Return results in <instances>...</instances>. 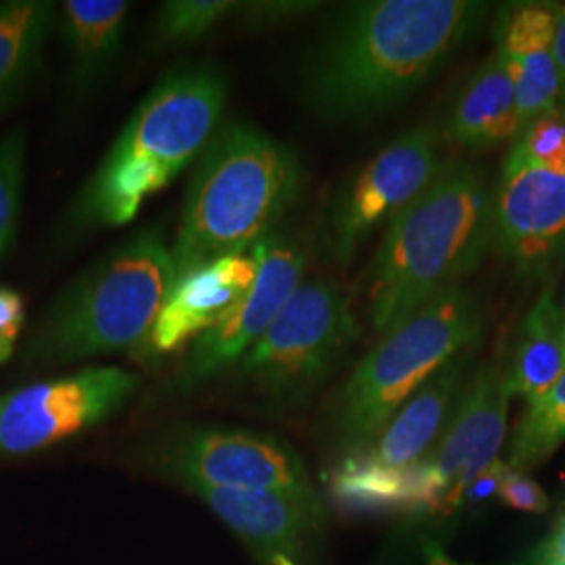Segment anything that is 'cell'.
I'll list each match as a JSON object with an SVG mask.
<instances>
[{
  "mask_svg": "<svg viewBox=\"0 0 565 565\" xmlns=\"http://www.w3.org/2000/svg\"><path fill=\"white\" fill-rule=\"evenodd\" d=\"M473 0L356 2L312 67L308 93L329 118L385 109L427 81L486 15Z\"/></svg>",
  "mask_w": 565,
  "mask_h": 565,
  "instance_id": "1",
  "label": "cell"
},
{
  "mask_svg": "<svg viewBox=\"0 0 565 565\" xmlns=\"http://www.w3.org/2000/svg\"><path fill=\"white\" fill-rule=\"evenodd\" d=\"M492 243L482 168L445 160L422 195L385 226L364 277L369 319L387 333L478 268Z\"/></svg>",
  "mask_w": 565,
  "mask_h": 565,
  "instance_id": "2",
  "label": "cell"
},
{
  "mask_svg": "<svg viewBox=\"0 0 565 565\" xmlns=\"http://www.w3.org/2000/svg\"><path fill=\"white\" fill-rule=\"evenodd\" d=\"M300 191L296 156L249 124L231 121L203 149L172 249L174 282L275 233Z\"/></svg>",
  "mask_w": 565,
  "mask_h": 565,
  "instance_id": "3",
  "label": "cell"
},
{
  "mask_svg": "<svg viewBox=\"0 0 565 565\" xmlns=\"http://www.w3.org/2000/svg\"><path fill=\"white\" fill-rule=\"evenodd\" d=\"M226 82L207 65L163 78L137 107L74 205L81 226L130 223L142 202L193 162L218 130Z\"/></svg>",
  "mask_w": 565,
  "mask_h": 565,
  "instance_id": "4",
  "label": "cell"
},
{
  "mask_svg": "<svg viewBox=\"0 0 565 565\" xmlns=\"http://www.w3.org/2000/svg\"><path fill=\"white\" fill-rule=\"evenodd\" d=\"M162 235L145 231L93 266L49 308L28 340V361L74 363L139 345L174 287Z\"/></svg>",
  "mask_w": 565,
  "mask_h": 565,
  "instance_id": "5",
  "label": "cell"
},
{
  "mask_svg": "<svg viewBox=\"0 0 565 565\" xmlns=\"http://www.w3.org/2000/svg\"><path fill=\"white\" fill-rule=\"evenodd\" d=\"M482 333L484 308L461 285L390 329L338 394V446L345 455L364 450L427 380L455 359L476 352Z\"/></svg>",
  "mask_w": 565,
  "mask_h": 565,
  "instance_id": "6",
  "label": "cell"
},
{
  "mask_svg": "<svg viewBox=\"0 0 565 565\" xmlns=\"http://www.w3.org/2000/svg\"><path fill=\"white\" fill-rule=\"evenodd\" d=\"M359 335L338 285L303 281L243 359V373L268 396L291 401L323 382Z\"/></svg>",
  "mask_w": 565,
  "mask_h": 565,
  "instance_id": "7",
  "label": "cell"
},
{
  "mask_svg": "<svg viewBox=\"0 0 565 565\" xmlns=\"http://www.w3.org/2000/svg\"><path fill=\"white\" fill-rule=\"evenodd\" d=\"M509 401L507 364L501 361L484 364L465 384L438 443L413 465L422 515L446 518L455 513L461 507L465 488L499 461L505 445Z\"/></svg>",
  "mask_w": 565,
  "mask_h": 565,
  "instance_id": "8",
  "label": "cell"
},
{
  "mask_svg": "<svg viewBox=\"0 0 565 565\" xmlns=\"http://www.w3.org/2000/svg\"><path fill=\"white\" fill-rule=\"evenodd\" d=\"M139 384L120 366H90L0 396V457L36 452L102 424Z\"/></svg>",
  "mask_w": 565,
  "mask_h": 565,
  "instance_id": "9",
  "label": "cell"
},
{
  "mask_svg": "<svg viewBox=\"0 0 565 565\" xmlns=\"http://www.w3.org/2000/svg\"><path fill=\"white\" fill-rule=\"evenodd\" d=\"M440 132L415 126L384 147L348 184L333 207L331 252L345 264L377 228L392 223L436 177Z\"/></svg>",
  "mask_w": 565,
  "mask_h": 565,
  "instance_id": "10",
  "label": "cell"
},
{
  "mask_svg": "<svg viewBox=\"0 0 565 565\" xmlns=\"http://www.w3.org/2000/svg\"><path fill=\"white\" fill-rule=\"evenodd\" d=\"M254 254L260 263L254 287L221 323L193 342L179 375L184 387L212 380L243 361L306 281L310 249L300 235L275 231L254 247Z\"/></svg>",
  "mask_w": 565,
  "mask_h": 565,
  "instance_id": "11",
  "label": "cell"
},
{
  "mask_svg": "<svg viewBox=\"0 0 565 565\" xmlns=\"http://www.w3.org/2000/svg\"><path fill=\"white\" fill-rule=\"evenodd\" d=\"M492 243L525 277L565 254V174L532 162L513 142L492 193Z\"/></svg>",
  "mask_w": 565,
  "mask_h": 565,
  "instance_id": "12",
  "label": "cell"
},
{
  "mask_svg": "<svg viewBox=\"0 0 565 565\" xmlns=\"http://www.w3.org/2000/svg\"><path fill=\"white\" fill-rule=\"evenodd\" d=\"M172 478L186 486L235 490H306L302 459L277 438L247 429L198 427L174 438L163 457Z\"/></svg>",
  "mask_w": 565,
  "mask_h": 565,
  "instance_id": "13",
  "label": "cell"
},
{
  "mask_svg": "<svg viewBox=\"0 0 565 565\" xmlns=\"http://www.w3.org/2000/svg\"><path fill=\"white\" fill-rule=\"evenodd\" d=\"M216 518L228 525L252 553L273 565L277 557H296L321 530L323 505L306 490H235L189 486Z\"/></svg>",
  "mask_w": 565,
  "mask_h": 565,
  "instance_id": "14",
  "label": "cell"
},
{
  "mask_svg": "<svg viewBox=\"0 0 565 565\" xmlns=\"http://www.w3.org/2000/svg\"><path fill=\"white\" fill-rule=\"evenodd\" d=\"M555 28L557 4L551 2L505 4L494 21L497 53L505 61L515 88L520 135L532 121L559 107Z\"/></svg>",
  "mask_w": 565,
  "mask_h": 565,
  "instance_id": "15",
  "label": "cell"
},
{
  "mask_svg": "<svg viewBox=\"0 0 565 565\" xmlns=\"http://www.w3.org/2000/svg\"><path fill=\"white\" fill-rule=\"evenodd\" d=\"M260 270L252 252L226 256L174 282L149 333L156 352H174L223 321L254 287Z\"/></svg>",
  "mask_w": 565,
  "mask_h": 565,
  "instance_id": "16",
  "label": "cell"
},
{
  "mask_svg": "<svg viewBox=\"0 0 565 565\" xmlns=\"http://www.w3.org/2000/svg\"><path fill=\"white\" fill-rule=\"evenodd\" d=\"M471 356L473 352L455 359L427 380L394 413L380 436L359 452L390 469H408L419 463L438 443L455 413L465 387V366Z\"/></svg>",
  "mask_w": 565,
  "mask_h": 565,
  "instance_id": "17",
  "label": "cell"
},
{
  "mask_svg": "<svg viewBox=\"0 0 565 565\" xmlns=\"http://www.w3.org/2000/svg\"><path fill=\"white\" fill-rule=\"evenodd\" d=\"M446 139L469 151L518 141L520 116L505 61L494 51L465 82L448 114Z\"/></svg>",
  "mask_w": 565,
  "mask_h": 565,
  "instance_id": "18",
  "label": "cell"
},
{
  "mask_svg": "<svg viewBox=\"0 0 565 565\" xmlns=\"http://www.w3.org/2000/svg\"><path fill=\"white\" fill-rule=\"evenodd\" d=\"M564 371V306L557 303L553 289H545L527 310L511 363L507 364L509 394L530 403L545 394Z\"/></svg>",
  "mask_w": 565,
  "mask_h": 565,
  "instance_id": "19",
  "label": "cell"
},
{
  "mask_svg": "<svg viewBox=\"0 0 565 565\" xmlns=\"http://www.w3.org/2000/svg\"><path fill=\"white\" fill-rule=\"evenodd\" d=\"M128 11L130 2L124 0H67L63 4V34L78 90L95 86L116 63Z\"/></svg>",
  "mask_w": 565,
  "mask_h": 565,
  "instance_id": "20",
  "label": "cell"
},
{
  "mask_svg": "<svg viewBox=\"0 0 565 565\" xmlns=\"http://www.w3.org/2000/svg\"><path fill=\"white\" fill-rule=\"evenodd\" d=\"M329 494L348 513L422 515L419 490L408 469L373 463L363 452L345 455L329 478Z\"/></svg>",
  "mask_w": 565,
  "mask_h": 565,
  "instance_id": "21",
  "label": "cell"
},
{
  "mask_svg": "<svg viewBox=\"0 0 565 565\" xmlns=\"http://www.w3.org/2000/svg\"><path fill=\"white\" fill-rule=\"evenodd\" d=\"M55 18L46 0H11L0 4V109L32 78Z\"/></svg>",
  "mask_w": 565,
  "mask_h": 565,
  "instance_id": "22",
  "label": "cell"
},
{
  "mask_svg": "<svg viewBox=\"0 0 565 565\" xmlns=\"http://www.w3.org/2000/svg\"><path fill=\"white\" fill-rule=\"evenodd\" d=\"M565 443V371L562 377L530 401L509 443L505 463L518 471H530Z\"/></svg>",
  "mask_w": 565,
  "mask_h": 565,
  "instance_id": "23",
  "label": "cell"
},
{
  "mask_svg": "<svg viewBox=\"0 0 565 565\" xmlns=\"http://www.w3.org/2000/svg\"><path fill=\"white\" fill-rule=\"evenodd\" d=\"M233 9H237V4L231 0L163 2L158 18V34L166 42L198 41Z\"/></svg>",
  "mask_w": 565,
  "mask_h": 565,
  "instance_id": "24",
  "label": "cell"
},
{
  "mask_svg": "<svg viewBox=\"0 0 565 565\" xmlns=\"http://www.w3.org/2000/svg\"><path fill=\"white\" fill-rule=\"evenodd\" d=\"M23 132L13 130L0 141V258L7 254L18 233L23 186Z\"/></svg>",
  "mask_w": 565,
  "mask_h": 565,
  "instance_id": "25",
  "label": "cell"
},
{
  "mask_svg": "<svg viewBox=\"0 0 565 565\" xmlns=\"http://www.w3.org/2000/svg\"><path fill=\"white\" fill-rule=\"evenodd\" d=\"M518 145L525 156L551 172L565 174V111L553 109L532 121L520 135Z\"/></svg>",
  "mask_w": 565,
  "mask_h": 565,
  "instance_id": "26",
  "label": "cell"
},
{
  "mask_svg": "<svg viewBox=\"0 0 565 565\" xmlns=\"http://www.w3.org/2000/svg\"><path fill=\"white\" fill-rule=\"evenodd\" d=\"M499 501L509 509L522 513H545L548 509V497L543 486L534 478H530L525 471H518L511 467L501 486Z\"/></svg>",
  "mask_w": 565,
  "mask_h": 565,
  "instance_id": "27",
  "label": "cell"
},
{
  "mask_svg": "<svg viewBox=\"0 0 565 565\" xmlns=\"http://www.w3.org/2000/svg\"><path fill=\"white\" fill-rule=\"evenodd\" d=\"M25 323L23 298L13 289L0 287V364L9 363Z\"/></svg>",
  "mask_w": 565,
  "mask_h": 565,
  "instance_id": "28",
  "label": "cell"
},
{
  "mask_svg": "<svg viewBox=\"0 0 565 565\" xmlns=\"http://www.w3.org/2000/svg\"><path fill=\"white\" fill-rule=\"evenodd\" d=\"M507 471H509V465L501 459L497 463L490 465L480 476H476L471 480V484L465 488L461 505L480 507L499 499Z\"/></svg>",
  "mask_w": 565,
  "mask_h": 565,
  "instance_id": "29",
  "label": "cell"
},
{
  "mask_svg": "<svg viewBox=\"0 0 565 565\" xmlns=\"http://www.w3.org/2000/svg\"><path fill=\"white\" fill-rule=\"evenodd\" d=\"M247 9H243V13L247 15V20H256L258 23H270V21H282L289 20V18H296V15H302L306 11L319 7L317 2H302V0H296V2H252V4H245Z\"/></svg>",
  "mask_w": 565,
  "mask_h": 565,
  "instance_id": "30",
  "label": "cell"
},
{
  "mask_svg": "<svg viewBox=\"0 0 565 565\" xmlns=\"http://www.w3.org/2000/svg\"><path fill=\"white\" fill-rule=\"evenodd\" d=\"M515 565H565V518Z\"/></svg>",
  "mask_w": 565,
  "mask_h": 565,
  "instance_id": "31",
  "label": "cell"
},
{
  "mask_svg": "<svg viewBox=\"0 0 565 565\" xmlns=\"http://www.w3.org/2000/svg\"><path fill=\"white\" fill-rule=\"evenodd\" d=\"M553 55L557 63V74H559V109L565 111V2L557 4V28H555Z\"/></svg>",
  "mask_w": 565,
  "mask_h": 565,
  "instance_id": "32",
  "label": "cell"
},
{
  "mask_svg": "<svg viewBox=\"0 0 565 565\" xmlns=\"http://www.w3.org/2000/svg\"><path fill=\"white\" fill-rule=\"evenodd\" d=\"M422 553H424L425 565H471L461 564V562L452 559V557L446 553L445 546L440 545V543H436V541H424Z\"/></svg>",
  "mask_w": 565,
  "mask_h": 565,
  "instance_id": "33",
  "label": "cell"
},
{
  "mask_svg": "<svg viewBox=\"0 0 565 565\" xmlns=\"http://www.w3.org/2000/svg\"><path fill=\"white\" fill-rule=\"evenodd\" d=\"M273 565H298L296 564V562H294V559H291V557H277V559H275V562H273Z\"/></svg>",
  "mask_w": 565,
  "mask_h": 565,
  "instance_id": "34",
  "label": "cell"
},
{
  "mask_svg": "<svg viewBox=\"0 0 565 565\" xmlns=\"http://www.w3.org/2000/svg\"><path fill=\"white\" fill-rule=\"evenodd\" d=\"M564 319H565V303H564Z\"/></svg>",
  "mask_w": 565,
  "mask_h": 565,
  "instance_id": "35",
  "label": "cell"
}]
</instances>
